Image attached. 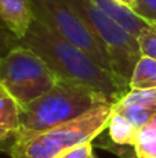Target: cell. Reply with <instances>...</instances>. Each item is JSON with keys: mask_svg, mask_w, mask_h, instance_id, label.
<instances>
[{"mask_svg": "<svg viewBox=\"0 0 156 158\" xmlns=\"http://www.w3.org/2000/svg\"><path fill=\"white\" fill-rule=\"evenodd\" d=\"M0 31H8L7 28H6V25H4V22L2 21V18H0Z\"/></svg>", "mask_w": 156, "mask_h": 158, "instance_id": "44dd1931", "label": "cell"}, {"mask_svg": "<svg viewBox=\"0 0 156 158\" xmlns=\"http://www.w3.org/2000/svg\"><path fill=\"white\" fill-rule=\"evenodd\" d=\"M84 21L101 47L104 49L111 68L127 85L134 67L141 57L135 36L105 14L93 0H65Z\"/></svg>", "mask_w": 156, "mask_h": 158, "instance_id": "277c9868", "label": "cell"}, {"mask_svg": "<svg viewBox=\"0 0 156 158\" xmlns=\"http://www.w3.org/2000/svg\"><path fill=\"white\" fill-rule=\"evenodd\" d=\"M14 133H15V132H11V131H7V129L0 128V150L2 151H6V147H7L10 139L14 136Z\"/></svg>", "mask_w": 156, "mask_h": 158, "instance_id": "ac0fdd59", "label": "cell"}, {"mask_svg": "<svg viewBox=\"0 0 156 158\" xmlns=\"http://www.w3.org/2000/svg\"><path fill=\"white\" fill-rule=\"evenodd\" d=\"M141 56L156 60V24H151L137 36Z\"/></svg>", "mask_w": 156, "mask_h": 158, "instance_id": "5bb4252c", "label": "cell"}, {"mask_svg": "<svg viewBox=\"0 0 156 158\" xmlns=\"http://www.w3.org/2000/svg\"><path fill=\"white\" fill-rule=\"evenodd\" d=\"M0 18L6 28L21 40L35 19L32 3L30 0H0Z\"/></svg>", "mask_w": 156, "mask_h": 158, "instance_id": "52a82bcc", "label": "cell"}, {"mask_svg": "<svg viewBox=\"0 0 156 158\" xmlns=\"http://www.w3.org/2000/svg\"><path fill=\"white\" fill-rule=\"evenodd\" d=\"M112 106L99 104L76 119L43 131L18 129L6 153L11 158H55L72 147L91 143L108 128Z\"/></svg>", "mask_w": 156, "mask_h": 158, "instance_id": "7a4b0ae2", "label": "cell"}, {"mask_svg": "<svg viewBox=\"0 0 156 158\" xmlns=\"http://www.w3.org/2000/svg\"><path fill=\"white\" fill-rule=\"evenodd\" d=\"M19 44L37 53L58 79L87 85L104 93L113 104L130 90L129 85L116 74L104 68L86 52L58 36L36 18Z\"/></svg>", "mask_w": 156, "mask_h": 158, "instance_id": "6da1fadb", "label": "cell"}, {"mask_svg": "<svg viewBox=\"0 0 156 158\" xmlns=\"http://www.w3.org/2000/svg\"><path fill=\"white\" fill-rule=\"evenodd\" d=\"M118 2L123 3V4L129 6L130 8H133V7H134V3H135V0H118Z\"/></svg>", "mask_w": 156, "mask_h": 158, "instance_id": "ffe728a7", "label": "cell"}, {"mask_svg": "<svg viewBox=\"0 0 156 158\" xmlns=\"http://www.w3.org/2000/svg\"><path fill=\"white\" fill-rule=\"evenodd\" d=\"M144 128H148V129H152V131H156V114L151 118V119H149V122L146 123Z\"/></svg>", "mask_w": 156, "mask_h": 158, "instance_id": "d6986e66", "label": "cell"}, {"mask_svg": "<svg viewBox=\"0 0 156 158\" xmlns=\"http://www.w3.org/2000/svg\"><path fill=\"white\" fill-rule=\"evenodd\" d=\"M133 148L137 158H156V131L142 128Z\"/></svg>", "mask_w": 156, "mask_h": 158, "instance_id": "7c38bea8", "label": "cell"}, {"mask_svg": "<svg viewBox=\"0 0 156 158\" xmlns=\"http://www.w3.org/2000/svg\"><path fill=\"white\" fill-rule=\"evenodd\" d=\"M88 158H97V157H96V156H94V154H91V156H90V157H88Z\"/></svg>", "mask_w": 156, "mask_h": 158, "instance_id": "603a6c76", "label": "cell"}, {"mask_svg": "<svg viewBox=\"0 0 156 158\" xmlns=\"http://www.w3.org/2000/svg\"><path fill=\"white\" fill-rule=\"evenodd\" d=\"M57 81L46 61L26 46L18 44L0 58V83L19 107L47 93Z\"/></svg>", "mask_w": 156, "mask_h": 158, "instance_id": "5b68a950", "label": "cell"}, {"mask_svg": "<svg viewBox=\"0 0 156 158\" xmlns=\"http://www.w3.org/2000/svg\"><path fill=\"white\" fill-rule=\"evenodd\" d=\"M112 110L120 114L126 121H129L130 125L138 132L156 114V106H144V104H130V106L113 104Z\"/></svg>", "mask_w": 156, "mask_h": 158, "instance_id": "30bf717a", "label": "cell"}, {"mask_svg": "<svg viewBox=\"0 0 156 158\" xmlns=\"http://www.w3.org/2000/svg\"><path fill=\"white\" fill-rule=\"evenodd\" d=\"M129 87L131 90H145L156 87V60L141 56L130 78Z\"/></svg>", "mask_w": 156, "mask_h": 158, "instance_id": "9c48e42d", "label": "cell"}, {"mask_svg": "<svg viewBox=\"0 0 156 158\" xmlns=\"http://www.w3.org/2000/svg\"><path fill=\"white\" fill-rule=\"evenodd\" d=\"M133 10L149 24H156V0H135Z\"/></svg>", "mask_w": 156, "mask_h": 158, "instance_id": "9a60e30c", "label": "cell"}, {"mask_svg": "<svg viewBox=\"0 0 156 158\" xmlns=\"http://www.w3.org/2000/svg\"><path fill=\"white\" fill-rule=\"evenodd\" d=\"M104 103L113 104L104 93L73 81L58 79L47 93L21 107V126L25 131H43L82 117Z\"/></svg>", "mask_w": 156, "mask_h": 158, "instance_id": "3957f363", "label": "cell"}, {"mask_svg": "<svg viewBox=\"0 0 156 158\" xmlns=\"http://www.w3.org/2000/svg\"><path fill=\"white\" fill-rule=\"evenodd\" d=\"M91 154H93L91 143H84V144L76 146V147H72L69 150L64 151L55 158H88Z\"/></svg>", "mask_w": 156, "mask_h": 158, "instance_id": "2e32d148", "label": "cell"}, {"mask_svg": "<svg viewBox=\"0 0 156 158\" xmlns=\"http://www.w3.org/2000/svg\"><path fill=\"white\" fill-rule=\"evenodd\" d=\"M18 44L19 39H17L10 31H0V58Z\"/></svg>", "mask_w": 156, "mask_h": 158, "instance_id": "e0dca14e", "label": "cell"}, {"mask_svg": "<svg viewBox=\"0 0 156 158\" xmlns=\"http://www.w3.org/2000/svg\"><path fill=\"white\" fill-rule=\"evenodd\" d=\"M105 14L115 19L119 25L129 31L133 36L137 38L141 33V31L145 29L148 25H151L146 19L140 17L133 8L129 6L123 4V3L118 2V0H93Z\"/></svg>", "mask_w": 156, "mask_h": 158, "instance_id": "ba28073f", "label": "cell"}, {"mask_svg": "<svg viewBox=\"0 0 156 158\" xmlns=\"http://www.w3.org/2000/svg\"><path fill=\"white\" fill-rule=\"evenodd\" d=\"M30 3L36 19L43 22L50 31L62 39L86 52L104 68L112 71L101 44L65 0H30Z\"/></svg>", "mask_w": 156, "mask_h": 158, "instance_id": "8992f818", "label": "cell"}, {"mask_svg": "<svg viewBox=\"0 0 156 158\" xmlns=\"http://www.w3.org/2000/svg\"><path fill=\"white\" fill-rule=\"evenodd\" d=\"M21 126V107L8 93L0 96V128L17 132Z\"/></svg>", "mask_w": 156, "mask_h": 158, "instance_id": "8fae6325", "label": "cell"}, {"mask_svg": "<svg viewBox=\"0 0 156 158\" xmlns=\"http://www.w3.org/2000/svg\"><path fill=\"white\" fill-rule=\"evenodd\" d=\"M4 93H7V92H6L4 87H3V86H2V83H0V96H3Z\"/></svg>", "mask_w": 156, "mask_h": 158, "instance_id": "7402d4cb", "label": "cell"}, {"mask_svg": "<svg viewBox=\"0 0 156 158\" xmlns=\"http://www.w3.org/2000/svg\"><path fill=\"white\" fill-rule=\"evenodd\" d=\"M115 104L119 106H130V104H144V106H156V87L145 90H131L130 89L123 97Z\"/></svg>", "mask_w": 156, "mask_h": 158, "instance_id": "4fadbf2b", "label": "cell"}]
</instances>
